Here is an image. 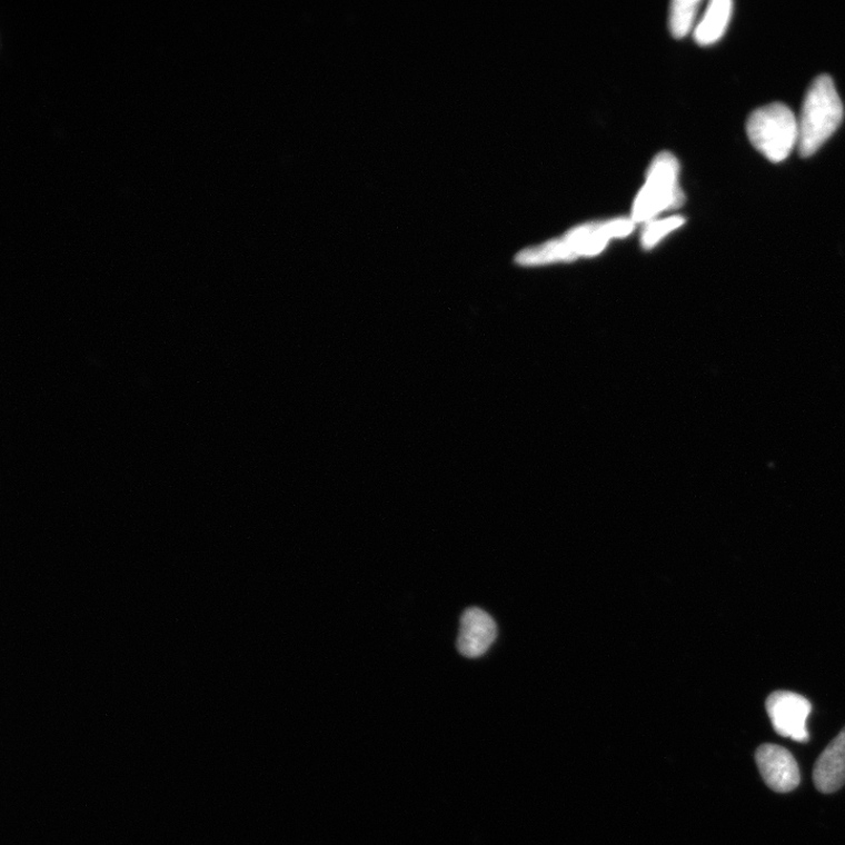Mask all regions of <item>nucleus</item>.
<instances>
[{
    "mask_svg": "<svg viewBox=\"0 0 845 845\" xmlns=\"http://www.w3.org/2000/svg\"><path fill=\"white\" fill-rule=\"evenodd\" d=\"M634 227L636 222L632 218L585 223L570 229L560 240L520 251L517 262L524 266H537L556 261H573L584 256H597L610 239L629 236Z\"/></svg>",
    "mask_w": 845,
    "mask_h": 845,
    "instance_id": "1",
    "label": "nucleus"
},
{
    "mask_svg": "<svg viewBox=\"0 0 845 845\" xmlns=\"http://www.w3.org/2000/svg\"><path fill=\"white\" fill-rule=\"evenodd\" d=\"M844 109L833 79L823 74L816 78L807 92L798 119V151L802 157L815 155L837 131Z\"/></svg>",
    "mask_w": 845,
    "mask_h": 845,
    "instance_id": "2",
    "label": "nucleus"
},
{
    "mask_svg": "<svg viewBox=\"0 0 845 845\" xmlns=\"http://www.w3.org/2000/svg\"><path fill=\"white\" fill-rule=\"evenodd\" d=\"M685 200L679 161L672 153L662 152L648 168L646 182L633 203L632 220L652 221L666 210L682 207Z\"/></svg>",
    "mask_w": 845,
    "mask_h": 845,
    "instance_id": "3",
    "label": "nucleus"
},
{
    "mask_svg": "<svg viewBox=\"0 0 845 845\" xmlns=\"http://www.w3.org/2000/svg\"><path fill=\"white\" fill-rule=\"evenodd\" d=\"M747 135L759 153L781 162L798 146V119L785 103L767 105L750 115Z\"/></svg>",
    "mask_w": 845,
    "mask_h": 845,
    "instance_id": "4",
    "label": "nucleus"
},
{
    "mask_svg": "<svg viewBox=\"0 0 845 845\" xmlns=\"http://www.w3.org/2000/svg\"><path fill=\"white\" fill-rule=\"evenodd\" d=\"M766 708L773 728L779 736L789 737L801 744L809 742L807 722L812 713V704L805 696L794 692L777 690L768 696Z\"/></svg>",
    "mask_w": 845,
    "mask_h": 845,
    "instance_id": "5",
    "label": "nucleus"
},
{
    "mask_svg": "<svg viewBox=\"0 0 845 845\" xmlns=\"http://www.w3.org/2000/svg\"><path fill=\"white\" fill-rule=\"evenodd\" d=\"M756 765L766 785L774 792L786 794L795 791L801 782L795 757L786 748L763 745L755 753Z\"/></svg>",
    "mask_w": 845,
    "mask_h": 845,
    "instance_id": "6",
    "label": "nucleus"
},
{
    "mask_svg": "<svg viewBox=\"0 0 845 845\" xmlns=\"http://www.w3.org/2000/svg\"><path fill=\"white\" fill-rule=\"evenodd\" d=\"M496 638L497 625L489 613L476 607L464 612L457 639V649L463 657H481Z\"/></svg>",
    "mask_w": 845,
    "mask_h": 845,
    "instance_id": "7",
    "label": "nucleus"
},
{
    "mask_svg": "<svg viewBox=\"0 0 845 845\" xmlns=\"http://www.w3.org/2000/svg\"><path fill=\"white\" fill-rule=\"evenodd\" d=\"M813 778L823 794L835 793L845 785V728L817 758Z\"/></svg>",
    "mask_w": 845,
    "mask_h": 845,
    "instance_id": "8",
    "label": "nucleus"
},
{
    "mask_svg": "<svg viewBox=\"0 0 845 845\" xmlns=\"http://www.w3.org/2000/svg\"><path fill=\"white\" fill-rule=\"evenodd\" d=\"M733 7L730 0H713L708 4L699 26L695 29L697 44L707 47L722 39L728 28Z\"/></svg>",
    "mask_w": 845,
    "mask_h": 845,
    "instance_id": "9",
    "label": "nucleus"
},
{
    "mask_svg": "<svg viewBox=\"0 0 845 845\" xmlns=\"http://www.w3.org/2000/svg\"><path fill=\"white\" fill-rule=\"evenodd\" d=\"M702 6V0H675L669 19L670 31L675 38H684L692 31Z\"/></svg>",
    "mask_w": 845,
    "mask_h": 845,
    "instance_id": "10",
    "label": "nucleus"
},
{
    "mask_svg": "<svg viewBox=\"0 0 845 845\" xmlns=\"http://www.w3.org/2000/svg\"><path fill=\"white\" fill-rule=\"evenodd\" d=\"M685 223L682 217H672L660 221L649 223L643 235V246L650 249L657 245L668 232L680 228Z\"/></svg>",
    "mask_w": 845,
    "mask_h": 845,
    "instance_id": "11",
    "label": "nucleus"
}]
</instances>
